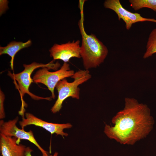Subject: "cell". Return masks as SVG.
Returning <instances> with one entry per match:
<instances>
[{
    "label": "cell",
    "instance_id": "obj_1",
    "mask_svg": "<svg viewBox=\"0 0 156 156\" xmlns=\"http://www.w3.org/2000/svg\"><path fill=\"white\" fill-rule=\"evenodd\" d=\"M123 109L112 119L114 126L106 125L104 132L120 144L133 145L147 136L154 122L147 105L133 98L126 97Z\"/></svg>",
    "mask_w": 156,
    "mask_h": 156
},
{
    "label": "cell",
    "instance_id": "obj_2",
    "mask_svg": "<svg viewBox=\"0 0 156 156\" xmlns=\"http://www.w3.org/2000/svg\"><path fill=\"white\" fill-rule=\"evenodd\" d=\"M81 15L78 23L82 37L80 54L85 70H88L99 66L107 57L108 51L107 47L94 34L88 35L86 33L84 27L83 13Z\"/></svg>",
    "mask_w": 156,
    "mask_h": 156
},
{
    "label": "cell",
    "instance_id": "obj_3",
    "mask_svg": "<svg viewBox=\"0 0 156 156\" xmlns=\"http://www.w3.org/2000/svg\"><path fill=\"white\" fill-rule=\"evenodd\" d=\"M88 70H79L71 77L74 79L72 82H68L66 79L59 81L55 88L58 92L57 99L51 109L54 114L59 112L62 107L64 101L67 98L71 97L78 99H79L80 88L79 86L91 78Z\"/></svg>",
    "mask_w": 156,
    "mask_h": 156
},
{
    "label": "cell",
    "instance_id": "obj_4",
    "mask_svg": "<svg viewBox=\"0 0 156 156\" xmlns=\"http://www.w3.org/2000/svg\"><path fill=\"white\" fill-rule=\"evenodd\" d=\"M60 66V65L58 62L54 63L53 60L45 64L34 62L29 64H24V70L21 72L15 74L12 73L8 71V75L12 79L17 81L18 84L17 87L19 90L22 99L24 95L27 94L32 99L35 100L51 101L52 99L51 97H44L38 96L32 93L29 91V88L30 85L32 83L34 82L31 77V74L35 69L38 68L46 67L50 69L56 70Z\"/></svg>",
    "mask_w": 156,
    "mask_h": 156
},
{
    "label": "cell",
    "instance_id": "obj_5",
    "mask_svg": "<svg viewBox=\"0 0 156 156\" xmlns=\"http://www.w3.org/2000/svg\"><path fill=\"white\" fill-rule=\"evenodd\" d=\"M46 67L42 68L37 71L33 77L34 82L40 83L45 85L51 93V97L55 98L54 89L57 83L65 78L71 77L74 74L73 70H70L69 64L64 62L61 68L54 72H50Z\"/></svg>",
    "mask_w": 156,
    "mask_h": 156
},
{
    "label": "cell",
    "instance_id": "obj_6",
    "mask_svg": "<svg viewBox=\"0 0 156 156\" xmlns=\"http://www.w3.org/2000/svg\"><path fill=\"white\" fill-rule=\"evenodd\" d=\"M18 120V117L7 121L1 120L0 133L7 136L14 137L20 141L22 139L27 140L38 148L41 152L42 156H50L49 155L48 152L43 149L37 142L31 130L27 131L23 129L19 128L17 126L16 123Z\"/></svg>",
    "mask_w": 156,
    "mask_h": 156
},
{
    "label": "cell",
    "instance_id": "obj_7",
    "mask_svg": "<svg viewBox=\"0 0 156 156\" xmlns=\"http://www.w3.org/2000/svg\"><path fill=\"white\" fill-rule=\"evenodd\" d=\"M22 120L19 122L21 129H24L26 126L34 125L41 127L49 132L51 134H55L63 138L67 136L68 133L64 131L65 129H69L72 125L70 123L58 124L49 122L39 118L29 113H26L25 117L22 116Z\"/></svg>",
    "mask_w": 156,
    "mask_h": 156
},
{
    "label": "cell",
    "instance_id": "obj_8",
    "mask_svg": "<svg viewBox=\"0 0 156 156\" xmlns=\"http://www.w3.org/2000/svg\"><path fill=\"white\" fill-rule=\"evenodd\" d=\"M103 5L105 8L114 11L117 14L119 20L122 19L127 30L130 29L133 24L137 22L149 21L156 23V20L154 19L145 18L140 14L128 11L123 7L119 0H106Z\"/></svg>",
    "mask_w": 156,
    "mask_h": 156
},
{
    "label": "cell",
    "instance_id": "obj_9",
    "mask_svg": "<svg viewBox=\"0 0 156 156\" xmlns=\"http://www.w3.org/2000/svg\"><path fill=\"white\" fill-rule=\"evenodd\" d=\"M80 46L78 40L61 44H55L49 50L50 56L54 60H60L67 63L72 57H81Z\"/></svg>",
    "mask_w": 156,
    "mask_h": 156
},
{
    "label": "cell",
    "instance_id": "obj_10",
    "mask_svg": "<svg viewBox=\"0 0 156 156\" xmlns=\"http://www.w3.org/2000/svg\"><path fill=\"white\" fill-rule=\"evenodd\" d=\"M14 137L0 133V150L1 156H26L27 147L20 144Z\"/></svg>",
    "mask_w": 156,
    "mask_h": 156
},
{
    "label": "cell",
    "instance_id": "obj_11",
    "mask_svg": "<svg viewBox=\"0 0 156 156\" xmlns=\"http://www.w3.org/2000/svg\"><path fill=\"white\" fill-rule=\"evenodd\" d=\"M31 44V41L30 40L25 42L12 41L5 47H0V55L7 54L11 57L10 66L11 69L13 70L14 60L16 53L21 49L29 47Z\"/></svg>",
    "mask_w": 156,
    "mask_h": 156
},
{
    "label": "cell",
    "instance_id": "obj_12",
    "mask_svg": "<svg viewBox=\"0 0 156 156\" xmlns=\"http://www.w3.org/2000/svg\"><path fill=\"white\" fill-rule=\"evenodd\" d=\"M156 53V28L151 31L146 46V50L143 56L144 59L151 56Z\"/></svg>",
    "mask_w": 156,
    "mask_h": 156
},
{
    "label": "cell",
    "instance_id": "obj_13",
    "mask_svg": "<svg viewBox=\"0 0 156 156\" xmlns=\"http://www.w3.org/2000/svg\"><path fill=\"white\" fill-rule=\"evenodd\" d=\"M129 2L135 11L146 8L156 11V0H129Z\"/></svg>",
    "mask_w": 156,
    "mask_h": 156
},
{
    "label": "cell",
    "instance_id": "obj_14",
    "mask_svg": "<svg viewBox=\"0 0 156 156\" xmlns=\"http://www.w3.org/2000/svg\"><path fill=\"white\" fill-rule=\"evenodd\" d=\"M5 98L4 94L0 89V119L2 120L5 117L4 111V102Z\"/></svg>",
    "mask_w": 156,
    "mask_h": 156
},
{
    "label": "cell",
    "instance_id": "obj_15",
    "mask_svg": "<svg viewBox=\"0 0 156 156\" xmlns=\"http://www.w3.org/2000/svg\"><path fill=\"white\" fill-rule=\"evenodd\" d=\"M33 150L30 147H27V150L26 153V156H32L31 154V153ZM58 153L55 152L53 155H50V156H58Z\"/></svg>",
    "mask_w": 156,
    "mask_h": 156
},
{
    "label": "cell",
    "instance_id": "obj_16",
    "mask_svg": "<svg viewBox=\"0 0 156 156\" xmlns=\"http://www.w3.org/2000/svg\"></svg>",
    "mask_w": 156,
    "mask_h": 156
}]
</instances>
